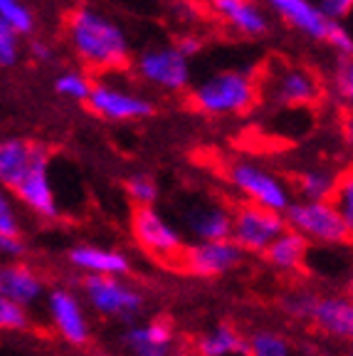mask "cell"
I'll list each match as a JSON object with an SVG mask.
<instances>
[{"label":"cell","instance_id":"ffe728a7","mask_svg":"<svg viewBox=\"0 0 353 356\" xmlns=\"http://www.w3.org/2000/svg\"><path fill=\"white\" fill-rule=\"evenodd\" d=\"M44 284L33 267L22 262L0 265V295L17 302L20 307H30L42 297Z\"/></svg>","mask_w":353,"mask_h":356},{"label":"cell","instance_id":"4fadbf2b","mask_svg":"<svg viewBox=\"0 0 353 356\" xmlns=\"http://www.w3.org/2000/svg\"><path fill=\"white\" fill-rule=\"evenodd\" d=\"M265 6L279 17L284 25L306 35L316 42H326L336 22L329 20L311 0H265Z\"/></svg>","mask_w":353,"mask_h":356},{"label":"cell","instance_id":"9a60e30c","mask_svg":"<svg viewBox=\"0 0 353 356\" xmlns=\"http://www.w3.org/2000/svg\"><path fill=\"white\" fill-rule=\"evenodd\" d=\"M213 10L227 28L245 38H262L270 33V15L254 0H213Z\"/></svg>","mask_w":353,"mask_h":356},{"label":"cell","instance_id":"484cf974","mask_svg":"<svg viewBox=\"0 0 353 356\" xmlns=\"http://www.w3.org/2000/svg\"><path fill=\"white\" fill-rule=\"evenodd\" d=\"M331 203L336 206L338 216L343 218L348 233H351V238H353V166H348L346 171L338 173Z\"/></svg>","mask_w":353,"mask_h":356},{"label":"cell","instance_id":"4dcf8cb0","mask_svg":"<svg viewBox=\"0 0 353 356\" xmlns=\"http://www.w3.org/2000/svg\"><path fill=\"white\" fill-rule=\"evenodd\" d=\"M314 302H316L314 292H292L289 297H284L281 307H284V312H287L289 317L309 322V314H311V309H314Z\"/></svg>","mask_w":353,"mask_h":356},{"label":"cell","instance_id":"e0dca14e","mask_svg":"<svg viewBox=\"0 0 353 356\" xmlns=\"http://www.w3.org/2000/svg\"><path fill=\"white\" fill-rule=\"evenodd\" d=\"M69 262L87 275H104V277H126L131 262L122 250L99 248V245H77L69 250Z\"/></svg>","mask_w":353,"mask_h":356},{"label":"cell","instance_id":"cb8c5ba5","mask_svg":"<svg viewBox=\"0 0 353 356\" xmlns=\"http://www.w3.org/2000/svg\"><path fill=\"white\" fill-rule=\"evenodd\" d=\"M338 173L326 166H311L304 168L294 178V191L302 198L299 200H331L334 188H336Z\"/></svg>","mask_w":353,"mask_h":356},{"label":"cell","instance_id":"d4e9b609","mask_svg":"<svg viewBox=\"0 0 353 356\" xmlns=\"http://www.w3.org/2000/svg\"><path fill=\"white\" fill-rule=\"evenodd\" d=\"M247 356H292V346L281 334L272 332V329H260V332L249 334Z\"/></svg>","mask_w":353,"mask_h":356},{"label":"cell","instance_id":"ac0fdd59","mask_svg":"<svg viewBox=\"0 0 353 356\" xmlns=\"http://www.w3.org/2000/svg\"><path fill=\"white\" fill-rule=\"evenodd\" d=\"M309 322L329 337L353 341V300H348V297H316Z\"/></svg>","mask_w":353,"mask_h":356},{"label":"cell","instance_id":"f546056e","mask_svg":"<svg viewBox=\"0 0 353 356\" xmlns=\"http://www.w3.org/2000/svg\"><path fill=\"white\" fill-rule=\"evenodd\" d=\"M30 327V317L25 307H20L17 302L8 300L0 295V329L6 332H20V329Z\"/></svg>","mask_w":353,"mask_h":356},{"label":"cell","instance_id":"8d00e7d4","mask_svg":"<svg viewBox=\"0 0 353 356\" xmlns=\"http://www.w3.org/2000/svg\"><path fill=\"white\" fill-rule=\"evenodd\" d=\"M173 44H176L178 50H181L188 60H190V57H195L200 50H203V40H200L198 35H181V38H178Z\"/></svg>","mask_w":353,"mask_h":356},{"label":"cell","instance_id":"52a82bcc","mask_svg":"<svg viewBox=\"0 0 353 356\" xmlns=\"http://www.w3.org/2000/svg\"><path fill=\"white\" fill-rule=\"evenodd\" d=\"M284 230H287L284 213L267 211V208L252 206V203H240L238 208H232L230 240L243 252L262 255Z\"/></svg>","mask_w":353,"mask_h":356},{"label":"cell","instance_id":"9c48e42d","mask_svg":"<svg viewBox=\"0 0 353 356\" xmlns=\"http://www.w3.org/2000/svg\"><path fill=\"white\" fill-rule=\"evenodd\" d=\"M82 292L94 312L104 317L131 319L136 317L144 297L136 287L126 282L124 277H104V275H87L82 282Z\"/></svg>","mask_w":353,"mask_h":356},{"label":"cell","instance_id":"8fae6325","mask_svg":"<svg viewBox=\"0 0 353 356\" xmlns=\"http://www.w3.org/2000/svg\"><path fill=\"white\" fill-rule=\"evenodd\" d=\"M13 193H15L22 206H28L35 216L44 218V220L60 218L57 193L50 178V151L44 149V146H40V151L35 154L30 168L25 171V176L17 181Z\"/></svg>","mask_w":353,"mask_h":356},{"label":"cell","instance_id":"74e56055","mask_svg":"<svg viewBox=\"0 0 353 356\" xmlns=\"http://www.w3.org/2000/svg\"><path fill=\"white\" fill-rule=\"evenodd\" d=\"M25 252V245L20 238H10V235H0V255L6 257H20Z\"/></svg>","mask_w":353,"mask_h":356},{"label":"cell","instance_id":"7a4b0ae2","mask_svg":"<svg viewBox=\"0 0 353 356\" xmlns=\"http://www.w3.org/2000/svg\"><path fill=\"white\" fill-rule=\"evenodd\" d=\"M262 97L260 77L254 70L232 67L208 74L200 82L190 84L188 102L205 117H240L247 114Z\"/></svg>","mask_w":353,"mask_h":356},{"label":"cell","instance_id":"d6a6232c","mask_svg":"<svg viewBox=\"0 0 353 356\" xmlns=\"http://www.w3.org/2000/svg\"><path fill=\"white\" fill-rule=\"evenodd\" d=\"M0 235L20 238V222H17L15 208H13L10 198L3 191H0Z\"/></svg>","mask_w":353,"mask_h":356},{"label":"cell","instance_id":"603a6c76","mask_svg":"<svg viewBox=\"0 0 353 356\" xmlns=\"http://www.w3.org/2000/svg\"><path fill=\"white\" fill-rule=\"evenodd\" d=\"M198 356H238L247 354V339L232 324H217L195 341Z\"/></svg>","mask_w":353,"mask_h":356},{"label":"cell","instance_id":"5b68a950","mask_svg":"<svg viewBox=\"0 0 353 356\" xmlns=\"http://www.w3.org/2000/svg\"><path fill=\"white\" fill-rule=\"evenodd\" d=\"M287 228L319 245H341L351 240L346 222L331 200H292L284 211Z\"/></svg>","mask_w":353,"mask_h":356},{"label":"cell","instance_id":"ba28073f","mask_svg":"<svg viewBox=\"0 0 353 356\" xmlns=\"http://www.w3.org/2000/svg\"><path fill=\"white\" fill-rule=\"evenodd\" d=\"M92 114L104 122H138V119L154 117V102L141 92H133L122 84L97 82L84 102Z\"/></svg>","mask_w":353,"mask_h":356},{"label":"cell","instance_id":"2e32d148","mask_svg":"<svg viewBox=\"0 0 353 356\" xmlns=\"http://www.w3.org/2000/svg\"><path fill=\"white\" fill-rule=\"evenodd\" d=\"M124 341L133 356H171L176 349V329L168 319H149L129 327Z\"/></svg>","mask_w":353,"mask_h":356},{"label":"cell","instance_id":"7c38bea8","mask_svg":"<svg viewBox=\"0 0 353 356\" xmlns=\"http://www.w3.org/2000/svg\"><path fill=\"white\" fill-rule=\"evenodd\" d=\"M245 252L232 240H210V243L186 245L178 257V265L193 277H222L243 262Z\"/></svg>","mask_w":353,"mask_h":356},{"label":"cell","instance_id":"60d3db41","mask_svg":"<svg viewBox=\"0 0 353 356\" xmlns=\"http://www.w3.org/2000/svg\"><path fill=\"white\" fill-rule=\"evenodd\" d=\"M171 356H186V351H183V349H173Z\"/></svg>","mask_w":353,"mask_h":356},{"label":"cell","instance_id":"1f68e13d","mask_svg":"<svg viewBox=\"0 0 353 356\" xmlns=\"http://www.w3.org/2000/svg\"><path fill=\"white\" fill-rule=\"evenodd\" d=\"M20 35L8 25V22L0 20V67H13L20 57V44H17Z\"/></svg>","mask_w":353,"mask_h":356},{"label":"cell","instance_id":"f35d334b","mask_svg":"<svg viewBox=\"0 0 353 356\" xmlns=\"http://www.w3.org/2000/svg\"><path fill=\"white\" fill-rule=\"evenodd\" d=\"M33 55L38 57V60L47 62L52 57V50L47 47V44H42V42H33Z\"/></svg>","mask_w":353,"mask_h":356},{"label":"cell","instance_id":"d590c367","mask_svg":"<svg viewBox=\"0 0 353 356\" xmlns=\"http://www.w3.org/2000/svg\"><path fill=\"white\" fill-rule=\"evenodd\" d=\"M316 6L334 22H341L343 17H348L353 13V0H319Z\"/></svg>","mask_w":353,"mask_h":356},{"label":"cell","instance_id":"4316f807","mask_svg":"<svg viewBox=\"0 0 353 356\" xmlns=\"http://www.w3.org/2000/svg\"><path fill=\"white\" fill-rule=\"evenodd\" d=\"M126 195L133 203V208H151L158 200V184L149 173H133L126 178Z\"/></svg>","mask_w":353,"mask_h":356},{"label":"cell","instance_id":"f1b7e54d","mask_svg":"<svg viewBox=\"0 0 353 356\" xmlns=\"http://www.w3.org/2000/svg\"><path fill=\"white\" fill-rule=\"evenodd\" d=\"M0 20L8 22L17 35H28L35 28V17L22 0H0Z\"/></svg>","mask_w":353,"mask_h":356},{"label":"cell","instance_id":"d6986e66","mask_svg":"<svg viewBox=\"0 0 353 356\" xmlns=\"http://www.w3.org/2000/svg\"><path fill=\"white\" fill-rule=\"evenodd\" d=\"M188 230L198 243L210 240H230L232 233V211L220 203H198L186 213Z\"/></svg>","mask_w":353,"mask_h":356},{"label":"cell","instance_id":"30bf717a","mask_svg":"<svg viewBox=\"0 0 353 356\" xmlns=\"http://www.w3.org/2000/svg\"><path fill=\"white\" fill-rule=\"evenodd\" d=\"M131 235L141 250L158 260H178L183 252V235L173 228L166 218L161 216L154 206L151 208H133L131 213Z\"/></svg>","mask_w":353,"mask_h":356},{"label":"cell","instance_id":"836d02e7","mask_svg":"<svg viewBox=\"0 0 353 356\" xmlns=\"http://www.w3.org/2000/svg\"><path fill=\"white\" fill-rule=\"evenodd\" d=\"M326 44H329L336 55H341L343 60L353 57V35L343 28L341 22H336V25H334V30H331V35H329V40H326Z\"/></svg>","mask_w":353,"mask_h":356},{"label":"cell","instance_id":"5bb4252c","mask_svg":"<svg viewBox=\"0 0 353 356\" xmlns=\"http://www.w3.org/2000/svg\"><path fill=\"white\" fill-rule=\"evenodd\" d=\"M47 312H50L52 324H55V329L60 332L62 339L74 346L87 344L89 322L74 292H69L65 287L52 289L50 295H47Z\"/></svg>","mask_w":353,"mask_h":356},{"label":"cell","instance_id":"ab89813d","mask_svg":"<svg viewBox=\"0 0 353 356\" xmlns=\"http://www.w3.org/2000/svg\"><path fill=\"white\" fill-rule=\"evenodd\" d=\"M343 131H346V141H348V146H351V151H353V114H348L346 124H343Z\"/></svg>","mask_w":353,"mask_h":356},{"label":"cell","instance_id":"e575fe53","mask_svg":"<svg viewBox=\"0 0 353 356\" xmlns=\"http://www.w3.org/2000/svg\"><path fill=\"white\" fill-rule=\"evenodd\" d=\"M336 87H338V95H341V99L353 109V57L343 60L341 67H338Z\"/></svg>","mask_w":353,"mask_h":356},{"label":"cell","instance_id":"6da1fadb","mask_svg":"<svg viewBox=\"0 0 353 356\" xmlns=\"http://www.w3.org/2000/svg\"><path fill=\"white\" fill-rule=\"evenodd\" d=\"M67 38L79 60L94 72H119L133 60L126 30L94 8H77L69 13Z\"/></svg>","mask_w":353,"mask_h":356},{"label":"cell","instance_id":"8992f818","mask_svg":"<svg viewBox=\"0 0 353 356\" xmlns=\"http://www.w3.org/2000/svg\"><path fill=\"white\" fill-rule=\"evenodd\" d=\"M133 70L138 79L161 92H183L193 84L190 60L176 44H151L133 57Z\"/></svg>","mask_w":353,"mask_h":356},{"label":"cell","instance_id":"277c9868","mask_svg":"<svg viewBox=\"0 0 353 356\" xmlns=\"http://www.w3.org/2000/svg\"><path fill=\"white\" fill-rule=\"evenodd\" d=\"M262 95L277 106L302 109L314 106L321 99V82L309 67L292 65V62H272L260 82Z\"/></svg>","mask_w":353,"mask_h":356},{"label":"cell","instance_id":"3957f363","mask_svg":"<svg viewBox=\"0 0 353 356\" xmlns=\"http://www.w3.org/2000/svg\"><path fill=\"white\" fill-rule=\"evenodd\" d=\"M227 181L245 203L267 208V211L284 213L292 206V188L279 173L270 171L262 163L254 161H235L227 168Z\"/></svg>","mask_w":353,"mask_h":356},{"label":"cell","instance_id":"44dd1931","mask_svg":"<svg viewBox=\"0 0 353 356\" xmlns=\"http://www.w3.org/2000/svg\"><path fill=\"white\" fill-rule=\"evenodd\" d=\"M309 255V240L299 235L297 230L287 228L274 243L262 252L267 262L279 273H299Z\"/></svg>","mask_w":353,"mask_h":356},{"label":"cell","instance_id":"7402d4cb","mask_svg":"<svg viewBox=\"0 0 353 356\" xmlns=\"http://www.w3.org/2000/svg\"><path fill=\"white\" fill-rule=\"evenodd\" d=\"M40 146L42 144H35V141H25V139L0 141V184L10 191L15 188L17 181L30 168Z\"/></svg>","mask_w":353,"mask_h":356},{"label":"cell","instance_id":"83f0119b","mask_svg":"<svg viewBox=\"0 0 353 356\" xmlns=\"http://www.w3.org/2000/svg\"><path fill=\"white\" fill-rule=\"evenodd\" d=\"M92 87H94V82L89 79L87 72H82V70H67V72H62L55 82L57 92L72 102H87Z\"/></svg>","mask_w":353,"mask_h":356}]
</instances>
